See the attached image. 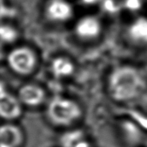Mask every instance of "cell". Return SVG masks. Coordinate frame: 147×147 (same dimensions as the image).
I'll list each match as a JSON object with an SVG mask.
<instances>
[{
  "label": "cell",
  "instance_id": "4",
  "mask_svg": "<svg viewBox=\"0 0 147 147\" xmlns=\"http://www.w3.org/2000/svg\"><path fill=\"white\" fill-rule=\"evenodd\" d=\"M23 105L18 96L9 93L3 83L1 84L0 89V115L6 121L16 120L22 116Z\"/></svg>",
  "mask_w": 147,
  "mask_h": 147
},
{
  "label": "cell",
  "instance_id": "2",
  "mask_svg": "<svg viewBox=\"0 0 147 147\" xmlns=\"http://www.w3.org/2000/svg\"><path fill=\"white\" fill-rule=\"evenodd\" d=\"M46 115L51 123L58 127H70L82 116V109L75 100L67 97H55L48 103Z\"/></svg>",
  "mask_w": 147,
  "mask_h": 147
},
{
  "label": "cell",
  "instance_id": "1",
  "mask_svg": "<svg viewBox=\"0 0 147 147\" xmlns=\"http://www.w3.org/2000/svg\"><path fill=\"white\" fill-rule=\"evenodd\" d=\"M146 90V82L137 70L130 67L117 68L109 81V92L115 101L128 102L138 98Z\"/></svg>",
  "mask_w": 147,
  "mask_h": 147
},
{
  "label": "cell",
  "instance_id": "8",
  "mask_svg": "<svg viewBox=\"0 0 147 147\" xmlns=\"http://www.w3.org/2000/svg\"><path fill=\"white\" fill-rule=\"evenodd\" d=\"M49 15L58 20H63L70 16L71 10L70 6L62 0H54L48 7Z\"/></svg>",
  "mask_w": 147,
  "mask_h": 147
},
{
  "label": "cell",
  "instance_id": "14",
  "mask_svg": "<svg viewBox=\"0 0 147 147\" xmlns=\"http://www.w3.org/2000/svg\"><path fill=\"white\" fill-rule=\"evenodd\" d=\"M83 1L86 3H95L96 1H98V0H83Z\"/></svg>",
  "mask_w": 147,
  "mask_h": 147
},
{
  "label": "cell",
  "instance_id": "3",
  "mask_svg": "<svg viewBox=\"0 0 147 147\" xmlns=\"http://www.w3.org/2000/svg\"><path fill=\"white\" fill-rule=\"evenodd\" d=\"M7 62L11 70L21 75L31 74L36 65L35 55L27 48H18L13 50L7 57Z\"/></svg>",
  "mask_w": 147,
  "mask_h": 147
},
{
  "label": "cell",
  "instance_id": "9",
  "mask_svg": "<svg viewBox=\"0 0 147 147\" xmlns=\"http://www.w3.org/2000/svg\"><path fill=\"white\" fill-rule=\"evenodd\" d=\"M52 70L57 77L69 76L74 71V65L64 58H57L52 63Z\"/></svg>",
  "mask_w": 147,
  "mask_h": 147
},
{
  "label": "cell",
  "instance_id": "15",
  "mask_svg": "<svg viewBox=\"0 0 147 147\" xmlns=\"http://www.w3.org/2000/svg\"><path fill=\"white\" fill-rule=\"evenodd\" d=\"M1 147H7V146H0Z\"/></svg>",
  "mask_w": 147,
  "mask_h": 147
},
{
  "label": "cell",
  "instance_id": "5",
  "mask_svg": "<svg viewBox=\"0 0 147 147\" xmlns=\"http://www.w3.org/2000/svg\"><path fill=\"white\" fill-rule=\"evenodd\" d=\"M18 97L23 105L30 108H36L45 103L46 92L38 85L26 84L18 90Z\"/></svg>",
  "mask_w": 147,
  "mask_h": 147
},
{
  "label": "cell",
  "instance_id": "13",
  "mask_svg": "<svg viewBox=\"0 0 147 147\" xmlns=\"http://www.w3.org/2000/svg\"><path fill=\"white\" fill-rule=\"evenodd\" d=\"M105 7L107 10L109 11H114L115 9V4L112 0H105Z\"/></svg>",
  "mask_w": 147,
  "mask_h": 147
},
{
  "label": "cell",
  "instance_id": "10",
  "mask_svg": "<svg viewBox=\"0 0 147 147\" xmlns=\"http://www.w3.org/2000/svg\"><path fill=\"white\" fill-rule=\"evenodd\" d=\"M130 33L134 39L147 41V20L138 18L131 27Z\"/></svg>",
  "mask_w": 147,
  "mask_h": 147
},
{
  "label": "cell",
  "instance_id": "11",
  "mask_svg": "<svg viewBox=\"0 0 147 147\" xmlns=\"http://www.w3.org/2000/svg\"><path fill=\"white\" fill-rule=\"evenodd\" d=\"M1 38L6 42H11L16 38V32L11 27L7 26H2L0 29Z\"/></svg>",
  "mask_w": 147,
  "mask_h": 147
},
{
  "label": "cell",
  "instance_id": "12",
  "mask_svg": "<svg viewBox=\"0 0 147 147\" xmlns=\"http://www.w3.org/2000/svg\"><path fill=\"white\" fill-rule=\"evenodd\" d=\"M126 6L131 10H136L140 7V2L139 0H127Z\"/></svg>",
  "mask_w": 147,
  "mask_h": 147
},
{
  "label": "cell",
  "instance_id": "7",
  "mask_svg": "<svg viewBox=\"0 0 147 147\" xmlns=\"http://www.w3.org/2000/svg\"><path fill=\"white\" fill-rule=\"evenodd\" d=\"M100 23L95 18L87 17L82 19L76 26V32L85 38L96 36L100 32Z\"/></svg>",
  "mask_w": 147,
  "mask_h": 147
},
{
  "label": "cell",
  "instance_id": "6",
  "mask_svg": "<svg viewBox=\"0 0 147 147\" xmlns=\"http://www.w3.org/2000/svg\"><path fill=\"white\" fill-rule=\"evenodd\" d=\"M25 140L22 128L11 123H6L0 127V146L21 147Z\"/></svg>",
  "mask_w": 147,
  "mask_h": 147
}]
</instances>
